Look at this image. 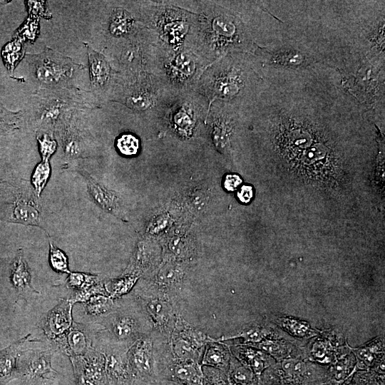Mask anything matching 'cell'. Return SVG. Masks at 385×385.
Wrapping results in <instances>:
<instances>
[{
  "mask_svg": "<svg viewBox=\"0 0 385 385\" xmlns=\"http://www.w3.org/2000/svg\"><path fill=\"white\" fill-rule=\"evenodd\" d=\"M192 3L197 14L192 50L209 65L232 52L252 53L257 44L247 24L227 1Z\"/></svg>",
  "mask_w": 385,
  "mask_h": 385,
  "instance_id": "6da1fadb",
  "label": "cell"
},
{
  "mask_svg": "<svg viewBox=\"0 0 385 385\" xmlns=\"http://www.w3.org/2000/svg\"><path fill=\"white\" fill-rule=\"evenodd\" d=\"M262 81L261 63L253 54L232 52L207 66L195 91L209 106L220 101L240 109L255 96Z\"/></svg>",
  "mask_w": 385,
  "mask_h": 385,
  "instance_id": "7a4b0ae2",
  "label": "cell"
},
{
  "mask_svg": "<svg viewBox=\"0 0 385 385\" xmlns=\"http://www.w3.org/2000/svg\"><path fill=\"white\" fill-rule=\"evenodd\" d=\"M153 51L150 73L168 91L195 90L200 76L209 66L188 48L172 51L157 41Z\"/></svg>",
  "mask_w": 385,
  "mask_h": 385,
  "instance_id": "3957f363",
  "label": "cell"
},
{
  "mask_svg": "<svg viewBox=\"0 0 385 385\" xmlns=\"http://www.w3.org/2000/svg\"><path fill=\"white\" fill-rule=\"evenodd\" d=\"M36 198L25 180H4L0 190V220L43 229Z\"/></svg>",
  "mask_w": 385,
  "mask_h": 385,
  "instance_id": "277c9868",
  "label": "cell"
},
{
  "mask_svg": "<svg viewBox=\"0 0 385 385\" xmlns=\"http://www.w3.org/2000/svg\"><path fill=\"white\" fill-rule=\"evenodd\" d=\"M328 367L302 356L286 359L264 370L259 385L327 384Z\"/></svg>",
  "mask_w": 385,
  "mask_h": 385,
  "instance_id": "5b68a950",
  "label": "cell"
},
{
  "mask_svg": "<svg viewBox=\"0 0 385 385\" xmlns=\"http://www.w3.org/2000/svg\"><path fill=\"white\" fill-rule=\"evenodd\" d=\"M135 313L128 309H115L104 318L103 330L113 342L107 346L128 350L136 340L148 334L150 323L145 313L140 316Z\"/></svg>",
  "mask_w": 385,
  "mask_h": 385,
  "instance_id": "8992f818",
  "label": "cell"
},
{
  "mask_svg": "<svg viewBox=\"0 0 385 385\" xmlns=\"http://www.w3.org/2000/svg\"><path fill=\"white\" fill-rule=\"evenodd\" d=\"M215 339L194 328L179 315L167 342L170 354L175 359L198 361L205 345Z\"/></svg>",
  "mask_w": 385,
  "mask_h": 385,
  "instance_id": "52a82bcc",
  "label": "cell"
},
{
  "mask_svg": "<svg viewBox=\"0 0 385 385\" xmlns=\"http://www.w3.org/2000/svg\"><path fill=\"white\" fill-rule=\"evenodd\" d=\"M238 117L239 108L230 104L215 101L210 105L207 117L210 138L215 148L222 154L230 153Z\"/></svg>",
  "mask_w": 385,
  "mask_h": 385,
  "instance_id": "ba28073f",
  "label": "cell"
},
{
  "mask_svg": "<svg viewBox=\"0 0 385 385\" xmlns=\"http://www.w3.org/2000/svg\"><path fill=\"white\" fill-rule=\"evenodd\" d=\"M150 324L166 341L173 332L179 315L176 300L158 294L141 292L138 294Z\"/></svg>",
  "mask_w": 385,
  "mask_h": 385,
  "instance_id": "9c48e42d",
  "label": "cell"
},
{
  "mask_svg": "<svg viewBox=\"0 0 385 385\" xmlns=\"http://www.w3.org/2000/svg\"><path fill=\"white\" fill-rule=\"evenodd\" d=\"M304 356L321 365L329 366L337 359L351 351L344 335L338 331L327 329L306 341Z\"/></svg>",
  "mask_w": 385,
  "mask_h": 385,
  "instance_id": "30bf717a",
  "label": "cell"
},
{
  "mask_svg": "<svg viewBox=\"0 0 385 385\" xmlns=\"http://www.w3.org/2000/svg\"><path fill=\"white\" fill-rule=\"evenodd\" d=\"M52 349H25L18 363V378L30 385L44 380H53L58 373L51 366Z\"/></svg>",
  "mask_w": 385,
  "mask_h": 385,
  "instance_id": "8fae6325",
  "label": "cell"
},
{
  "mask_svg": "<svg viewBox=\"0 0 385 385\" xmlns=\"http://www.w3.org/2000/svg\"><path fill=\"white\" fill-rule=\"evenodd\" d=\"M72 63L66 58L48 51L36 56V75L39 81L47 85L63 83L71 78Z\"/></svg>",
  "mask_w": 385,
  "mask_h": 385,
  "instance_id": "7c38bea8",
  "label": "cell"
},
{
  "mask_svg": "<svg viewBox=\"0 0 385 385\" xmlns=\"http://www.w3.org/2000/svg\"><path fill=\"white\" fill-rule=\"evenodd\" d=\"M127 351L113 346H106L101 351L105 356V384H132L134 377L128 364Z\"/></svg>",
  "mask_w": 385,
  "mask_h": 385,
  "instance_id": "4fadbf2b",
  "label": "cell"
},
{
  "mask_svg": "<svg viewBox=\"0 0 385 385\" xmlns=\"http://www.w3.org/2000/svg\"><path fill=\"white\" fill-rule=\"evenodd\" d=\"M73 306L68 299H61L38 322V327L51 342L63 336L71 327Z\"/></svg>",
  "mask_w": 385,
  "mask_h": 385,
  "instance_id": "5bb4252c",
  "label": "cell"
},
{
  "mask_svg": "<svg viewBox=\"0 0 385 385\" xmlns=\"http://www.w3.org/2000/svg\"><path fill=\"white\" fill-rule=\"evenodd\" d=\"M153 339L145 334L136 340L128 349L126 354L133 377L147 379L153 371Z\"/></svg>",
  "mask_w": 385,
  "mask_h": 385,
  "instance_id": "9a60e30c",
  "label": "cell"
},
{
  "mask_svg": "<svg viewBox=\"0 0 385 385\" xmlns=\"http://www.w3.org/2000/svg\"><path fill=\"white\" fill-rule=\"evenodd\" d=\"M183 277L184 271L182 267L178 263L168 262L159 269L153 282L143 292L177 299Z\"/></svg>",
  "mask_w": 385,
  "mask_h": 385,
  "instance_id": "2e32d148",
  "label": "cell"
},
{
  "mask_svg": "<svg viewBox=\"0 0 385 385\" xmlns=\"http://www.w3.org/2000/svg\"><path fill=\"white\" fill-rule=\"evenodd\" d=\"M51 344L55 350L68 358L83 356L93 347L88 329L76 322H73L71 327L63 336Z\"/></svg>",
  "mask_w": 385,
  "mask_h": 385,
  "instance_id": "e0dca14e",
  "label": "cell"
},
{
  "mask_svg": "<svg viewBox=\"0 0 385 385\" xmlns=\"http://www.w3.org/2000/svg\"><path fill=\"white\" fill-rule=\"evenodd\" d=\"M304 342L291 337L279 339H267L247 346L267 353L277 362L289 358L304 357L303 346L305 342Z\"/></svg>",
  "mask_w": 385,
  "mask_h": 385,
  "instance_id": "ac0fdd59",
  "label": "cell"
},
{
  "mask_svg": "<svg viewBox=\"0 0 385 385\" xmlns=\"http://www.w3.org/2000/svg\"><path fill=\"white\" fill-rule=\"evenodd\" d=\"M31 334L13 342L9 346L0 350V385H6L9 381L18 378V363L19 356L26 343L36 342L31 340Z\"/></svg>",
  "mask_w": 385,
  "mask_h": 385,
  "instance_id": "d6986e66",
  "label": "cell"
},
{
  "mask_svg": "<svg viewBox=\"0 0 385 385\" xmlns=\"http://www.w3.org/2000/svg\"><path fill=\"white\" fill-rule=\"evenodd\" d=\"M79 172L83 176L87 185L88 192L96 204L105 211L124 220L120 199L115 192L99 183L86 171L81 170Z\"/></svg>",
  "mask_w": 385,
  "mask_h": 385,
  "instance_id": "ffe728a7",
  "label": "cell"
},
{
  "mask_svg": "<svg viewBox=\"0 0 385 385\" xmlns=\"http://www.w3.org/2000/svg\"><path fill=\"white\" fill-rule=\"evenodd\" d=\"M288 337H291V336L279 329L275 324L264 322L249 327L236 334L223 336L216 340L221 342L240 338L242 339V342L237 344L248 345L267 339H279Z\"/></svg>",
  "mask_w": 385,
  "mask_h": 385,
  "instance_id": "44dd1931",
  "label": "cell"
},
{
  "mask_svg": "<svg viewBox=\"0 0 385 385\" xmlns=\"http://www.w3.org/2000/svg\"><path fill=\"white\" fill-rule=\"evenodd\" d=\"M9 280L19 298H25L30 294H40L32 286L30 268L21 248L17 250L10 263Z\"/></svg>",
  "mask_w": 385,
  "mask_h": 385,
  "instance_id": "7402d4cb",
  "label": "cell"
},
{
  "mask_svg": "<svg viewBox=\"0 0 385 385\" xmlns=\"http://www.w3.org/2000/svg\"><path fill=\"white\" fill-rule=\"evenodd\" d=\"M229 349L232 355L242 364L250 368L258 378L264 370L277 362L267 353L250 346L235 344Z\"/></svg>",
  "mask_w": 385,
  "mask_h": 385,
  "instance_id": "603a6c76",
  "label": "cell"
},
{
  "mask_svg": "<svg viewBox=\"0 0 385 385\" xmlns=\"http://www.w3.org/2000/svg\"><path fill=\"white\" fill-rule=\"evenodd\" d=\"M168 369L173 378L184 385H203V373L198 361L173 358L167 350Z\"/></svg>",
  "mask_w": 385,
  "mask_h": 385,
  "instance_id": "cb8c5ba5",
  "label": "cell"
},
{
  "mask_svg": "<svg viewBox=\"0 0 385 385\" xmlns=\"http://www.w3.org/2000/svg\"><path fill=\"white\" fill-rule=\"evenodd\" d=\"M351 351L356 359L357 371L373 369L384 362V338L378 337Z\"/></svg>",
  "mask_w": 385,
  "mask_h": 385,
  "instance_id": "d4e9b609",
  "label": "cell"
},
{
  "mask_svg": "<svg viewBox=\"0 0 385 385\" xmlns=\"http://www.w3.org/2000/svg\"><path fill=\"white\" fill-rule=\"evenodd\" d=\"M356 363L352 351L337 359L328 367L327 384L344 385L350 381L357 371Z\"/></svg>",
  "mask_w": 385,
  "mask_h": 385,
  "instance_id": "484cf974",
  "label": "cell"
},
{
  "mask_svg": "<svg viewBox=\"0 0 385 385\" xmlns=\"http://www.w3.org/2000/svg\"><path fill=\"white\" fill-rule=\"evenodd\" d=\"M230 359L231 353L229 347L215 339L205 345L201 364L220 369L227 374Z\"/></svg>",
  "mask_w": 385,
  "mask_h": 385,
  "instance_id": "4316f807",
  "label": "cell"
},
{
  "mask_svg": "<svg viewBox=\"0 0 385 385\" xmlns=\"http://www.w3.org/2000/svg\"><path fill=\"white\" fill-rule=\"evenodd\" d=\"M88 50L90 77L93 87L101 88L106 86L113 77L111 67L101 53L86 46Z\"/></svg>",
  "mask_w": 385,
  "mask_h": 385,
  "instance_id": "83f0119b",
  "label": "cell"
},
{
  "mask_svg": "<svg viewBox=\"0 0 385 385\" xmlns=\"http://www.w3.org/2000/svg\"><path fill=\"white\" fill-rule=\"evenodd\" d=\"M274 324L292 337L306 341L317 336L319 331L312 328L303 320L289 316H278L273 319Z\"/></svg>",
  "mask_w": 385,
  "mask_h": 385,
  "instance_id": "f1b7e54d",
  "label": "cell"
},
{
  "mask_svg": "<svg viewBox=\"0 0 385 385\" xmlns=\"http://www.w3.org/2000/svg\"><path fill=\"white\" fill-rule=\"evenodd\" d=\"M135 20L133 16L122 7L115 8L111 13L108 29L115 37H124L135 30Z\"/></svg>",
  "mask_w": 385,
  "mask_h": 385,
  "instance_id": "f546056e",
  "label": "cell"
},
{
  "mask_svg": "<svg viewBox=\"0 0 385 385\" xmlns=\"http://www.w3.org/2000/svg\"><path fill=\"white\" fill-rule=\"evenodd\" d=\"M227 377L230 385H259V378L255 372L232 354Z\"/></svg>",
  "mask_w": 385,
  "mask_h": 385,
  "instance_id": "4dcf8cb0",
  "label": "cell"
},
{
  "mask_svg": "<svg viewBox=\"0 0 385 385\" xmlns=\"http://www.w3.org/2000/svg\"><path fill=\"white\" fill-rule=\"evenodd\" d=\"M62 147L66 155L76 158L83 155L85 145L83 137L78 130L68 124L61 130Z\"/></svg>",
  "mask_w": 385,
  "mask_h": 385,
  "instance_id": "1f68e13d",
  "label": "cell"
},
{
  "mask_svg": "<svg viewBox=\"0 0 385 385\" xmlns=\"http://www.w3.org/2000/svg\"><path fill=\"white\" fill-rule=\"evenodd\" d=\"M140 277L135 273H123L118 278L103 282L107 295L113 299H118L128 293Z\"/></svg>",
  "mask_w": 385,
  "mask_h": 385,
  "instance_id": "d6a6232c",
  "label": "cell"
},
{
  "mask_svg": "<svg viewBox=\"0 0 385 385\" xmlns=\"http://www.w3.org/2000/svg\"><path fill=\"white\" fill-rule=\"evenodd\" d=\"M113 299L103 294L93 295L85 302L86 313L92 316H100L113 311Z\"/></svg>",
  "mask_w": 385,
  "mask_h": 385,
  "instance_id": "836d02e7",
  "label": "cell"
},
{
  "mask_svg": "<svg viewBox=\"0 0 385 385\" xmlns=\"http://www.w3.org/2000/svg\"><path fill=\"white\" fill-rule=\"evenodd\" d=\"M51 175L49 161L41 160L33 171L31 183L36 197H39L43 192Z\"/></svg>",
  "mask_w": 385,
  "mask_h": 385,
  "instance_id": "e575fe53",
  "label": "cell"
},
{
  "mask_svg": "<svg viewBox=\"0 0 385 385\" xmlns=\"http://www.w3.org/2000/svg\"><path fill=\"white\" fill-rule=\"evenodd\" d=\"M101 282L99 277L84 272H70L66 279V286L76 291L86 289Z\"/></svg>",
  "mask_w": 385,
  "mask_h": 385,
  "instance_id": "d590c367",
  "label": "cell"
},
{
  "mask_svg": "<svg viewBox=\"0 0 385 385\" xmlns=\"http://www.w3.org/2000/svg\"><path fill=\"white\" fill-rule=\"evenodd\" d=\"M21 121V112L9 111L0 103V135H8L19 130Z\"/></svg>",
  "mask_w": 385,
  "mask_h": 385,
  "instance_id": "8d00e7d4",
  "label": "cell"
},
{
  "mask_svg": "<svg viewBox=\"0 0 385 385\" xmlns=\"http://www.w3.org/2000/svg\"><path fill=\"white\" fill-rule=\"evenodd\" d=\"M115 146L120 154L125 156H133L138 153L139 139L132 133H123L115 140Z\"/></svg>",
  "mask_w": 385,
  "mask_h": 385,
  "instance_id": "74e56055",
  "label": "cell"
},
{
  "mask_svg": "<svg viewBox=\"0 0 385 385\" xmlns=\"http://www.w3.org/2000/svg\"><path fill=\"white\" fill-rule=\"evenodd\" d=\"M49 263L52 269L60 273L68 274V260L66 253L49 241Z\"/></svg>",
  "mask_w": 385,
  "mask_h": 385,
  "instance_id": "f35d334b",
  "label": "cell"
},
{
  "mask_svg": "<svg viewBox=\"0 0 385 385\" xmlns=\"http://www.w3.org/2000/svg\"><path fill=\"white\" fill-rule=\"evenodd\" d=\"M384 376L371 369L359 370L354 374L352 381L356 385H384Z\"/></svg>",
  "mask_w": 385,
  "mask_h": 385,
  "instance_id": "ab89813d",
  "label": "cell"
},
{
  "mask_svg": "<svg viewBox=\"0 0 385 385\" xmlns=\"http://www.w3.org/2000/svg\"><path fill=\"white\" fill-rule=\"evenodd\" d=\"M21 46L19 41L7 43L1 51V56L7 68L13 70L21 57Z\"/></svg>",
  "mask_w": 385,
  "mask_h": 385,
  "instance_id": "60d3db41",
  "label": "cell"
},
{
  "mask_svg": "<svg viewBox=\"0 0 385 385\" xmlns=\"http://www.w3.org/2000/svg\"><path fill=\"white\" fill-rule=\"evenodd\" d=\"M96 294L108 296L104 288L103 282L101 281L86 289L74 292L73 294L68 299L73 305L76 302L85 303L90 297Z\"/></svg>",
  "mask_w": 385,
  "mask_h": 385,
  "instance_id": "b9f144b4",
  "label": "cell"
},
{
  "mask_svg": "<svg viewBox=\"0 0 385 385\" xmlns=\"http://www.w3.org/2000/svg\"><path fill=\"white\" fill-rule=\"evenodd\" d=\"M38 143L39 152L41 155V160L49 161L51 156L55 153L57 148V143L48 133H44L41 136H36Z\"/></svg>",
  "mask_w": 385,
  "mask_h": 385,
  "instance_id": "7bdbcfd3",
  "label": "cell"
},
{
  "mask_svg": "<svg viewBox=\"0 0 385 385\" xmlns=\"http://www.w3.org/2000/svg\"><path fill=\"white\" fill-rule=\"evenodd\" d=\"M205 385H230L227 374L220 369L213 367H205Z\"/></svg>",
  "mask_w": 385,
  "mask_h": 385,
  "instance_id": "ee69618b",
  "label": "cell"
},
{
  "mask_svg": "<svg viewBox=\"0 0 385 385\" xmlns=\"http://www.w3.org/2000/svg\"><path fill=\"white\" fill-rule=\"evenodd\" d=\"M74 379L76 385H100L98 381L93 377L84 374L81 369L74 363H71Z\"/></svg>",
  "mask_w": 385,
  "mask_h": 385,
  "instance_id": "f6af8a7d",
  "label": "cell"
},
{
  "mask_svg": "<svg viewBox=\"0 0 385 385\" xmlns=\"http://www.w3.org/2000/svg\"><path fill=\"white\" fill-rule=\"evenodd\" d=\"M242 183V180L237 175H227L224 180L225 188L228 191L235 190Z\"/></svg>",
  "mask_w": 385,
  "mask_h": 385,
  "instance_id": "bcb514c9",
  "label": "cell"
},
{
  "mask_svg": "<svg viewBox=\"0 0 385 385\" xmlns=\"http://www.w3.org/2000/svg\"><path fill=\"white\" fill-rule=\"evenodd\" d=\"M253 196V191L251 186L243 185L237 192L239 200L243 203L250 202Z\"/></svg>",
  "mask_w": 385,
  "mask_h": 385,
  "instance_id": "7dc6e473",
  "label": "cell"
},
{
  "mask_svg": "<svg viewBox=\"0 0 385 385\" xmlns=\"http://www.w3.org/2000/svg\"><path fill=\"white\" fill-rule=\"evenodd\" d=\"M344 385H356V384L354 383V381L351 379L350 381L344 384Z\"/></svg>",
  "mask_w": 385,
  "mask_h": 385,
  "instance_id": "c3c4849f",
  "label": "cell"
},
{
  "mask_svg": "<svg viewBox=\"0 0 385 385\" xmlns=\"http://www.w3.org/2000/svg\"><path fill=\"white\" fill-rule=\"evenodd\" d=\"M165 385H182V384H177V383H172V382H168Z\"/></svg>",
  "mask_w": 385,
  "mask_h": 385,
  "instance_id": "681fc988",
  "label": "cell"
},
{
  "mask_svg": "<svg viewBox=\"0 0 385 385\" xmlns=\"http://www.w3.org/2000/svg\"><path fill=\"white\" fill-rule=\"evenodd\" d=\"M4 182V180L0 179V190H1V187H2V185H3Z\"/></svg>",
  "mask_w": 385,
  "mask_h": 385,
  "instance_id": "f907efd6",
  "label": "cell"
},
{
  "mask_svg": "<svg viewBox=\"0 0 385 385\" xmlns=\"http://www.w3.org/2000/svg\"><path fill=\"white\" fill-rule=\"evenodd\" d=\"M46 385H53V384H46Z\"/></svg>",
  "mask_w": 385,
  "mask_h": 385,
  "instance_id": "816d5d0a",
  "label": "cell"
},
{
  "mask_svg": "<svg viewBox=\"0 0 385 385\" xmlns=\"http://www.w3.org/2000/svg\"><path fill=\"white\" fill-rule=\"evenodd\" d=\"M41 385H46V384H41Z\"/></svg>",
  "mask_w": 385,
  "mask_h": 385,
  "instance_id": "f5cc1de1",
  "label": "cell"
},
{
  "mask_svg": "<svg viewBox=\"0 0 385 385\" xmlns=\"http://www.w3.org/2000/svg\"><path fill=\"white\" fill-rule=\"evenodd\" d=\"M323 385H327V384H323Z\"/></svg>",
  "mask_w": 385,
  "mask_h": 385,
  "instance_id": "db71d44e",
  "label": "cell"
}]
</instances>
